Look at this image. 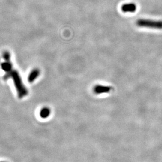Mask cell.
I'll use <instances>...</instances> for the list:
<instances>
[{
  "label": "cell",
  "instance_id": "cell-1",
  "mask_svg": "<svg viewBox=\"0 0 162 162\" xmlns=\"http://www.w3.org/2000/svg\"><path fill=\"white\" fill-rule=\"evenodd\" d=\"M5 79H8L10 77L13 79L14 85L17 90L18 95L19 96L20 98H23L24 96L28 94V91L24 87L21 79V77L17 71L12 70L11 72L8 73L7 74L5 75Z\"/></svg>",
  "mask_w": 162,
  "mask_h": 162
},
{
  "label": "cell",
  "instance_id": "cell-2",
  "mask_svg": "<svg viewBox=\"0 0 162 162\" xmlns=\"http://www.w3.org/2000/svg\"><path fill=\"white\" fill-rule=\"evenodd\" d=\"M137 26L140 28H150L162 30V21L148 19H139L136 22Z\"/></svg>",
  "mask_w": 162,
  "mask_h": 162
},
{
  "label": "cell",
  "instance_id": "cell-3",
  "mask_svg": "<svg viewBox=\"0 0 162 162\" xmlns=\"http://www.w3.org/2000/svg\"><path fill=\"white\" fill-rule=\"evenodd\" d=\"M113 88L109 86L96 85L93 88V91L95 94H101L107 93L113 90Z\"/></svg>",
  "mask_w": 162,
  "mask_h": 162
},
{
  "label": "cell",
  "instance_id": "cell-4",
  "mask_svg": "<svg viewBox=\"0 0 162 162\" xmlns=\"http://www.w3.org/2000/svg\"><path fill=\"white\" fill-rule=\"evenodd\" d=\"M121 10L124 13H134L136 11V5L134 3H125L122 6Z\"/></svg>",
  "mask_w": 162,
  "mask_h": 162
},
{
  "label": "cell",
  "instance_id": "cell-5",
  "mask_svg": "<svg viewBox=\"0 0 162 162\" xmlns=\"http://www.w3.org/2000/svg\"><path fill=\"white\" fill-rule=\"evenodd\" d=\"M40 74V70L38 69H34L30 73V74L28 75V82L30 83L33 82L38 77Z\"/></svg>",
  "mask_w": 162,
  "mask_h": 162
},
{
  "label": "cell",
  "instance_id": "cell-6",
  "mask_svg": "<svg viewBox=\"0 0 162 162\" xmlns=\"http://www.w3.org/2000/svg\"><path fill=\"white\" fill-rule=\"evenodd\" d=\"M51 114V110L47 107H44L40 112V117L43 118H46L49 116Z\"/></svg>",
  "mask_w": 162,
  "mask_h": 162
},
{
  "label": "cell",
  "instance_id": "cell-7",
  "mask_svg": "<svg viewBox=\"0 0 162 162\" xmlns=\"http://www.w3.org/2000/svg\"></svg>",
  "mask_w": 162,
  "mask_h": 162
}]
</instances>
